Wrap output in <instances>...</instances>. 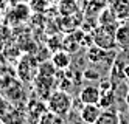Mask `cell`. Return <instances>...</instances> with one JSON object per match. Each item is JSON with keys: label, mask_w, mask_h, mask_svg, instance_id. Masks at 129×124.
Listing matches in <instances>:
<instances>
[{"label": "cell", "mask_w": 129, "mask_h": 124, "mask_svg": "<svg viewBox=\"0 0 129 124\" xmlns=\"http://www.w3.org/2000/svg\"><path fill=\"white\" fill-rule=\"evenodd\" d=\"M51 62L54 64L56 68H67L70 65V62H72V58H70V54L67 51H58V53L53 54Z\"/></svg>", "instance_id": "9c48e42d"}, {"label": "cell", "mask_w": 129, "mask_h": 124, "mask_svg": "<svg viewBox=\"0 0 129 124\" xmlns=\"http://www.w3.org/2000/svg\"><path fill=\"white\" fill-rule=\"evenodd\" d=\"M115 40H117V47H120L121 50L124 51L129 50V20L115 30Z\"/></svg>", "instance_id": "8992f818"}, {"label": "cell", "mask_w": 129, "mask_h": 124, "mask_svg": "<svg viewBox=\"0 0 129 124\" xmlns=\"http://www.w3.org/2000/svg\"><path fill=\"white\" fill-rule=\"evenodd\" d=\"M95 45L101 47L104 50H110V48H117V40H115V33L110 31L109 26H100L95 31Z\"/></svg>", "instance_id": "3957f363"}, {"label": "cell", "mask_w": 129, "mask_h": 124, "mask_svg": "<svg viewBox=\"0 0 129 124\" xmlns=\"http://www.w3.org/2000/svg\"><path fill=\"white\" fill-rule=\"evenodd\" d=\"M101 92L100 87H95V85H86L82 87L79 92V101L82 104H98L101 99Z\"/></svg>", "instance_id": "5b68a950"}, {"label": "cell", "mask_w": 129, "mask_h": 124, "mask_svg": "<svg viewBox=\"0 0 129 124\" xmlns=\"http://www.w3.org/2000/svg\"><path fill=\"white\" fill-rule=\"evenodd\" d=\"M82 76H84L86 79H90V81H93V79H98L100 78V74L93 70H84V73H82Z\"/></svg>", "instance_id": "30bf717a"}, {"label": "cell", "mask_w": 129, "mask_h": 124, "mask_svg": "<svg viewBox=\"0 0 129 124\" xmlns=\"http://www.w3.org/2000/svg\"><path fill=\"white\" fill-rule=\"evenodd\" d=\"M95 124H120V115L115 109H103Z\"/></svg>", "instance_id": "52a82bcc"}, {"label": "cell", "mask_w": 129, "mask_h": 124, "mask_svg": "<svg viewBox=\"0 0 129 124\" xmlns=\"http://www.w3.org/2000/svg\"><path fill=\"white\" fill-rule=\"evenodd\" d=\"M36 124H66V118L51 110H45Z\"/></svg>", "instance_id": "ba28073f"}, {"label": "cell", "mask_w": 129, "mask_h": 124, "mask_svg": "<svg viewBox=\"0 0 129 124\" xmlns=\"http://www.w3.org/2000/svg\"><path fill=\"white\" fill-rule=\"evenodd\" d=\"M47 107L48 110L58 113V115L67 119V116L72 112V107H73V99L66 90H54L47 98Z\"/></svg>", "instance_id": "6da1fadb"}, {"label": "cell", "mask_w": 129, "mask_h": 124, "mask_svg": "<svg viewBox=\"0 0 129 124\" xmlns=\"http://www.w3.org/2000/svg\"><path fill=\"white\" fill-rule=\"evenodd\" d=\"M39 71V65L38 61H34L33 56H25V58L20 61L19 67H17V73H19V78L23 82H31L34 81V78L38 76Z\"/></svg>", "instance_id": "7a4b0ae2"}, {"label": "cell", "mask_w": 129, "mask_h": 124, "mask_svg": "<svg viewBox=\"0 0 129 124\" xmlns=\"http://www.w3.org/2000/svg\"><path fill=\"white\" fill-rule=\"evenodd\" d=\"M101 112H103V109L98 104H82L79 110V118L84 124H95Z\"/></svg>", "instance_id": "277c9868"}]
</instances>
